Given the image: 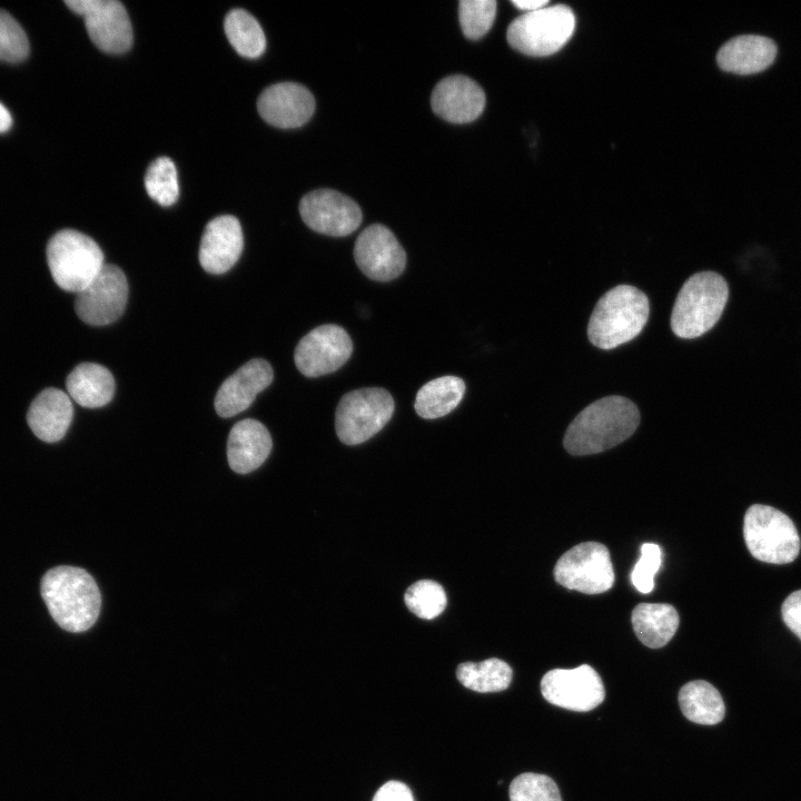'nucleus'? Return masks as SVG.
Listing matches in <instances>:
<instances>
[{"label":"nucleus","instance_id":"nucleus-1","mask_svg":"<svg viewBox=\"0 0 801 801\" xmlns=\"http://www.w3.org/2000/svg\"><path fill=\"white\" fill-rule=\"evenodd\" d=\"M640 424L636 405L623 396H606L585 407L568 425L563 445L572 455L604 452L629 438Z\"/></svg>","mask_w":801,"mask_h":801},{"label":"nucleus","instance_id":"nucleus-2","mask_svg":"<svg viewBox=\"0 0 801 801\" xmlns=\"http://www.w3.org/2000/svg\"><path fill=\"white\" fill-rule=\"evenodd\" d=\"M40 591L51 617L63 630L85 632L96 623L101 595L86 570L67 565L50 568L42 576Z\"/></svg>","mask_w":801,"mask_h":801},{"label":"nucleus","instance_id":"nucleus-3","mask_svg":"<svg viewBox=\"0 0 801 801\" xmlns=\"http://www.w3.org/2000/svg\"><path fill=\"white\" fill-rule=\"evenodd\" d=\"M650 315L647 296L631 285H617L596 303L587 325L590 342L612 349L635 338Z\"/></svg>","mask_w":801,"mask_h":801},{"label":"nucleus","instance_id":"nucleus-4","mask_svg":"<svg viewBox=\"0 0 801 801\" xmlns=\"http://www.w3.org/2000/svg\"><path fill=\"white\" fill-rule=\"evenodd\" d=\"M729 298L725 279L714 271L692 275L680 289L671 314V328L680 338H696L720 319Z\"/></svg>","mask_w":801,"mask_h":801},{"label":"nucleus","instance_id":"nucleus-5","mask_svg":"<svg viewBox=\"0 0 801 801\" xmlns=\"http://www.w3.org/2000/svg\"><path fill=\"white\" fill-rule=\"evenodd\" d=\"M47 263L55 283L63 290L80 293L103 267V253L89 236L62 229L48 241Z\"/></svg>","mask_w":801,"mask_h":801},{"label":"nucleus","instance_id":"nucleus-6","mask_svg":"<svg viewBox=\"0 0 801 801\" xmlns=\"http://www.w3.org/2000/svg\"><path fill=\"white\" fill-rule=\"evenodd\" d=\"M743 536L753 557L771 564H787L800 552V536L792 520L762 504L751 505L743 522Z\"/></svg>","mask_w":801,"mask_h":801},{"label":"nucleus","instance_id":"nucleus-7","mask_svg":"<svg viewBox=\"0 0 801 801\" xmlns=\"http://www.w3.org/2000/svg\"><path fill=\"white\" fill-rule=\"evenodd\" d=\"M575 16L565 4L546 6L514 19L506 39L515 50L533 57L557 52L571 39Z\"/></svg>","mask_w":801,"mask_h":801},{"label":"nucleus","instance_id":"nucleus-8","mask_svg":"<svg viewBox=\"0 0 801 801\" xmlns=\"http://www.w3.org/2000/svg\"><path fill=\"white\" fill-rule=\"evenodd\" d=\"M394 400L384 388L366 387L345 394L335 414L338 438L357 445L377 434L392 418Z\"/></svg>","mask_w":801,"mask_h":801},{"label":"nucleus","instance_id":"nucleus-9","mask_svg":"<svg viewBox=\"0 0 801 801\" xmlns=\"http://www.w3.org/2000/svg\"><path fill=\"white\" fill-rule=\"evenodd\" d=\"M555 581L568 590L600 594L614 584L610 552L599 542H583L566 551L554 567Z\"/></svg>","mask_w":801,"mask_h":801},{"label":"nucleus","instance_id":"nucleus-10","mask_svg":"<svg viewBox=\"0 0 801 801\" xmlns=\"http://www.w3.org/2000/svg\"><path fill=\"white\" fill-rule=\"evenodd\" d=\"M85 19L89 38L100 50L122 53L132 44V28L123 4L117 0H66Z\"/></svg>","mask_w":801,"mask_h":801},{"label":"nucleus","instance_id":"nucleus-11","mask_svg":"<svg viewBox=\"0 0 801 801\" xmlns=\"http://www.w3.org/2000/svg\"><path fill=\"white\" fill-rule=\"evenodd\" d=\"M541 691L551 704L577 712L595 709L605 698L601 676L587 664L548 671L542 678Z\"/></svg>","mask_w":801,"mask_h":801},{"label":"nucleus","instance_id":"nucleus-12","mask_svg":"<svg viewBox=\"0 0 801 801\" xmlns=\"http://www.w3.org/2000/svg\"><path fill=\"white\" fill-rule=\"evenodd\" d=\"M128 299V283L123 271L105 264L95 279L75 300L78 317L88 325L103 326L117 320Z\"/></svg>","mask_w":801,"mask_h":801},{"label":"nucleus","instance_id":"nucleus-13","mask_svg":"<svg viewBox=\"0 0 801 801\" xmlns=\"http://www.w3.org/2000/svg\"><path fill=\"white\" fill-rule=\"evenodd\" d=\"M353 343L347 332L334 324L312 329L297 344L294 359L307 377H318L340 368L350 357Z\"/></svg>","mask_w":801,"mask_h":801},{"label":"nucleus","instance_id":"nucleus-14","mask_svg":"<svg viewBox=\"0 0 801 801\" xmlns=\"http://www.w3.org/2000/svg\"><path fill=\"white\" fill-rule=\"evenodd\" d=\"M299 212L310 229L333 237L352 234L363 219L359 206L333 189H317L306 194L300 200Z\"/></svg>","mask_w":801,"mask_h":801},{"label":"nucleus","instance_id":"nucleus-15","mask_svg":"<svg viewBox=\"0 0 801 801\" xmlns=\"http://www.w3.org/2000/svg\"><path fill=\"white\" fill-rule=\"evenodd\" d=\"M354 258L370 279L388 281L398 277L406 265V254L394 234L384 225L374 224L356 239Z\"/></svg>","mask_w":801,"mask_h":801},{"label":"nucleus","instance_id":"nucleus-16","mask_svg":"<svg viewBox=\"0 0 801 801\" xmlns=\"http://www.w3.org/2000/svg\"><path fill=\"white\" fill-rule=\"evenodd\" d=\"M261 118L278 128L290 129L306 123L314 113L312 92L296 82H279L267 87L257 100Z\"/></svg>","mask_w":801,"mask_h":801},{"label":"nucleus","instance_id":"nucleus-17","mask_svg":"<svg viewBox=\"0 0 801 801\" xmlns=\"http://www.w3.org/2000/svg\"><path fill=\"white\" fill-rule=\"evenodd\" d=\"M433 111L453 123L475 120L485 107V93L473 79L455 75L442 79L431 96Z\"/></svg>","mask_w":801,"mask_h":801},{"label":"nucleus","instance_id":"nucleus-18","mask_svg":"<svg viewBox=\"0 0 801 801\" xmlns=\"http://www.w3.org/2000/svg\"><path fill=\"white\" fill-rule=\"evenodd\" d=\"M273 378V368L265 359L247 362L220 385L215 397L217 414L231 417L247 409Z\"/></svg>","mask_w":801,"mask_h":801},{"label":"nucleus","instance_id":"nucleus-19","mask_svg":"<svg viewBox=\"0 0 801 801\" xmlns=\"http://www.w3.org/2000/svg\"><path fill=\"white\" fill-rule=\"evenodd\" d=\"M244 246L238 219L222 215L205 227L199 246V263L209 274H224L238 260Z\"/></svg>","mask_w":801,"mask_h":801},{"label":"nucleus","instance_id":"nucleus-20","mask_svg":"<svg viewBox=\"0 0 801 801\" xmlns=\"http://www.w3.org/2000/svg\"><path fill=\"white\" fill-rule=\"evenodd\" d=\"M73 415L70 396L61 389L49 387L38 394L27 413V422L41 441L55 443L67 433Z\"/></svg>","mask_w":801,"mask_h":801},{"label":"nucleus","instance_id":"nucleus-21","mask_svg":"<svg viewBox=\"0 0 801 801\" xmlns=\"http://www.w3.org/2000/svg\"><path fill=\"white\" fill-rule=\"evenodd\" d=\"M777 52V44L770 38L742 34L730 39L719 49L716 62L726 72L746 76L769 68Z\"/></svg>","mask_w":801,"mask_h":801},{"label":"nucleus","instance_id":"nucleus-22","mask_svg":"<svg viewBox=\"0 0 801 801\" xmlns=\"http://www.w3.org/2000/svg\"><path fill=\"white\" fill-rule=\"evenodd\" d=\"M273 441L260 422L246 418L236 423L228 436L227 458L230 468L247 474L258 468L268 457Z\"/></svg>","mask_w":801,"mask_h":801},{"label":"nucleus","instance_id":"nucleus-23","mask_svg":"<svg viewBox=\"0 0 801 801\" xmlns=\"http://www.w3.org/2000/svg\"><path fill=\"white\" fill-rule=\"evenodd\" d=\"M68 395L87 408L108 404L115 394L112 374L100 364L82 363L73 368L66 380Z\"/></svg>","mask_w":801,"mask_h":801},{"label":"nucleus","instance_id":"nucleus-24","mask_svg":"<svg viewBox=\"0 0 801 801\" xmlns=\"http://www.w3.org/2000/svg\"><path fill=\"white\" fill-rule=\"evenodd\" d=\"M631 621L637 639L651 649H659L673 637L680 619L671 604L640 603L632 611Z\"/></svg>","mask_w":801,"mask_h":801},{"label":"nucleus","instance_id":"nucleus-25","mask_svg":"<svg viewBox=\"0 0 801 801\" xmlns=\"http://www.w3.org/2000/svg\"><path fill=\"white\" fill-rule=\"evenodd\" d=\"M464 393L465 383L462 378L453 375L442 376L419 388L414 407L423 418H439L456 408Z\"/></svg>","mask_w":801,"mask_h":801},{"label":"nucleus","instance_id":"nucleus-26","mask_svg":"<svg viewBox=\"0 0 801 801\" xmlns=\"http://www.w3.org/2000/svg\"><path fill=\"white\" fill-rule=\"evenodd\" d=\"M682 713L690 721L713 725L724 718L725 706L719 691L703 680L684 684L679 692Z\"/></svg>","mask_w":801,"mask_h":801},{"label":"nucleus","instance_id":"nucleus-27","mask_svg":"<svg viewBox=\"0 0 801 801\" xmlns=\"http://www.w3.org/2000/svg\"><path fill=\"white\" fill-rule=\"evenodd\" d=\"M512 675L511 666L496 657L479 663L465 662L459 664L456 670V676L465 688L481 693L507 689Z\"/></svg>","mask_w":801,"mask_h":801},{"label":"nucleus","instance_id":"nucleus-28","mask_svg":"<svg viewBox=\"0 0 801 801\" xmlns=\"http://www.w3.org/2000/svg\"><path fill=\"white\" fill-rule=\"evenodd\" d=\"M224 30L233 48L243 57L257 58L266 48L260 24L244 9H234L227 13Z\"/></svg>","mask_w":801,"mask_h":801},{"label":"nucleus","instance_id":"nucleus-29","mask_svg":"<svg viewBox=\"0 0 801 801\" xmlns=\"http://www.w3.org/2000/svg\"><path fill=\"white\" fill-rule=\"evenodd\" d=\"M146 191L161 206H171L179 196L177 170L168 157L155 159L145 175Z\"/></svg>","mask_w":801,"mask_h":801},{"label":"nucleus","instance_id":"nucleus-30","mask_svg":"<svg viewBox=\"0 0 801 801\" xmlns=\"http://www.w3.org/2000/svg\"><path fill=\"white\" fill-rule=\"evenodd\" d=\"M405 604L421 619L432 620L446 607V594L441 584L421 580L411 585L404 596Z\"/></svg>","mask_w":801,"mask_h":801},{"label":"nucleus","instance_id":"nucleus-31","mask_svg":"<svg viewBox=\"0 0 801 801\" xmlns=\"http://www.w3.org/2000/svg\"><path fill=\"white\" fill-rule=\"evenodd\" d=\"M496 7L495 0H461L458 16L464 36L472 40L482 38L494 22Z\"/></svg>","mask_w":801,"mask_h":801},{"label":"nucleus","instance_id":"nucleus-32","mask_svg":"<svg viewBox=\"0 0 801 801\" xmlns=\"http://www.w3.org/2000/svg\"><path fill=\"white\" fill-rule=\"evenodd\" d=\"M511 801H562L556 783L545 774L526 772L510 784Z\"/></svg>","mask_w":801,"mask_h":801},{"label":"nucleus","instance_id":"nucleus-33","mask_svg":"<svg viewBox=\"0 0 801 801\" xmlns=\"http://www.w3.org/2000/svg\"><path fill=\"white\" fill-rule=\"evenodd\" d=\"M29 53V41L16 19L0 9V60L18 62Z\"/></svg>","mask_w":801,"mask_h":801},{"label":"nucleus","instance_id":"nucleus-34","mask_svg":"<svg viewBox=\"0 0 801 801\" xmlns=\"http://www.w3.org/2000/svg\"><path fill=\"white\" fill-rule=\"evenodd\" d=\"M662 563V550L655 543H644L641 546V556L635 563L631 582L641 593L647 594L654 587V576Z\"/></svg>","mask_w":801,"mask_h":801},{"label":"nucleus","instance_id":"nucleus-35","mask_svg":"<svg viewBox=\"0 0 801 801\" xmlns=\"http://www.w3.org/2000/svg\"><path fill=\"white\" fill-rule=\"evenodd\" d=\"M781 612L785 625L801 640V590L784 600Z\"/></svg>","mask_w":801,"mask_h":801},{"label":"nucleus","instance_id":"nucleus-36","mask_svg":"<svg viewBox=\"0 0 801 801\" xmlns=\"http://www.w3.org/2000/svg\"><path fill=\"white\" fill-rule=\"evenodd\" d=\"M373 801H415L409 788L399 781H388L375 793Z\"/></svg>","mask_w":801,"mask_h":801},{"label":"nucleus","instance_id":"nucleus-37","mask_svg":"<svg viewBox=\"0 0 801 801\" xmlns=\"http://www.w3.org/2000/svg\"><path fill=\"white\" fill-rule=\"evenodd\" d=\"M511 2L518 9L525 10L526 12L535 11L548 6L547 0H512Z\"/></svg>","mask_w":801,"mask_h":801},{"label":"nucleus","instance_id":"nucleus-38","mask_svg":"<svg viewBox=\"0 0 801 801\" xmlns=\"http://www.w3.org/2000/svg\"><path fill=\"white\" fill-rule=\"evenodd\" d=\"M12 123L9 110L0 102V132L7 131Z\"/></svg>","mask_w":801,"mask_h":801}]
</instances>
